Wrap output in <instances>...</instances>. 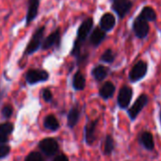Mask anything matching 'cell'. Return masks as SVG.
Instances as JSON below:
<instances>
[{
  "instance_id": "cell-30",
  "label": "cell",
  "mask_w": 161,
  "mask_h": 161,
  "mask_svg": "<svg viewBox=\"0 0 161 161\" xmlns=\"http://www.w3.org/2000/svg\"><path fill=\"white\" fill-rule=\"evenodd\" d=\"M8 137L3 136V135H0V145H4V144H6V143L8 142Z\"/></svg>"
},
{
  "instance_id": "cell-6",
  "label": "cell",
  "mask_w": 161,
  "mask_h": 161,
  "mask_svg": "<svg viewBox=\"0 0 161 161\" xmlns=\"http://www.w3.org/2000/svg\"><path fill=\"white\" fill-rule=\"evenodd\" d=\"M41 0H27V8L25 13V26H28L38 17Z\"/></svg>"
},
{
  "instance_id": "cell-20",
  "label": "cell",
  "mask_w": 161,
  "mask_h": 161,
  "mask_svg": "<svg viewBox=\"0 0 161 161\" xmlns=\"http://www.w3.org/2000/svg\"><path fill=\"white\" fill-rule=\"evenodd\" d=\"M43 125L46 129H48L50 131H57L59 128L58 121L57 120V118L54 115L46 116L44 119V122H43Z\"/></svg>"
},
{
  "instance_id": "cell-29",
  "label": "cell",
  "mask_w": 161,
  "mask_h": 161,
  "mask_svg": "<svg viewBox=\"0 0 161 161\" xmlns=\"http://www.w3.org/2000/svg\"><path fill=\"white\" fill-rule=\"evenodd\" d=\"M53 161H69V159H68V158H67L66 156H64V155H59V156H58Z\"/></svg>"
},
{
  "instance_id": "cell-23",
  "label": "cell",
  "mask_w": 161,
  "mask_h": 161,
  "mask_svg": "<svg viewBox=\"0 0 161 161\" xmlns=\"http://www.w3.org/2000/svg\"><path fill=\"white\" fill-rule=\"evenodd\" d=\"M13 131V125L11 123H4L0 125V135L8 137Z\"/></svg>"
},
{
  "instance_id": "cell-28",
  "label": "cell",
  "mask_w": 161,
  "mask_h": 161,
  "mask_svg": "<svg viewBox=\"0 0 161 161\" xmlns=\"http://www.w3.org/2000/svg\"><path fill=\"white\" fill-rule=\"evenodd\" d=\"M52 97H53V95H52V92H50V90L44 89L42 91V98L45 102H50L52 100Z\"/></svg>"
},
{
  "instance_id": "cell-10",
  "label": "cell",
  "mask_w": 161,
  "mask_h": 161,
  "mask_svg": "<svg viewBox=\"0 0 161 161\" xmlns=\"http://www.w3.org/2000/svg\"><path fill=\"white\" fill-rule=\"evenodd\" d=\"M134 31L139 38H144L149 32V25L146 20L138 17L134 22Z\"/></svg>"
},
{
  "instance_id": "cell-27",
  "label": "cell",
  "mask_w": 161,
  "mask_h": 161,
  "mask_svg": "<svg viewBox=\"0 0 161 161\" xmlns=\"http://www.w3.org/2000/svg\"><path fill=\"white\" fill-rule=\"evenodd\" d=\"M9 152H10V147L8 145H7V144L0 145V159L8 157Z\"/></svg>"
},
{
  "instance_id": "cell-14",
  "label": "cell",
  "mask_w": 161,
  "mask_h": 161,
  "mask_svg": "<svg viewBox=\"0 0 161 161\" xmlns=\"http://www.w3.org/2000/svg\"><path fill=\"white\" fill-rule=\"evenodd\" d=\"M105 37H106V32L102 28L96 27L93 29V31L90 36V43L92 46H98L104 41Z\"/></svg>"
},
{
  "instance_id": "cell-16",
  "label": "cell",
  "mask_w": 161,
  "mask_h": 161,
  "mask_svg": "<svg viewBox=\"0 0 161 161\" xmlns=\"http://www.w3.org/2000/svg\"><path fill=\"white\" fill-rule=\"evenodd\" d=\"M115 92V86L111 83V82H106L100 89L99 91V95L105 99L108 100L110 97H112V95L114 94Z\"/></svg>"
},
{
  "instance_id": "cell-11",
  "label": "cell",
  "mask_w": 161,
  "mask_h": 161,
  "mask_svg": "<svg viewBox=\"0 0 161 161\" xmlns=\"http://www.w3.org/2000/svg\"><path fill=\"white\" fill-rule=\"evenodd\" d=\"M97 123H98V120L92 121V122L88 123L85 126V141H86L87 144H89V145H92L96 140L95 132H96Z\"/></svg>"
},
{
  "instance_id": "cell-13",
  "label": "cell",
  "mask_w": 161,
  "mask_h": 161,
  "mask_svg": "<svg viewBox=\"0 0 161 161\" xmlns=\"http://www.w3.org/2000/svg\"><path fill=\"white\" fill-rule=\"evenodd\" d=\"M115 17L111 13H105L100 20V28L104 31L111 30L115 25Z\"/></svg>"
},
{
  "instance_id": "cell-9",
  "label": "cell",
  "mask_w": 161,
  "mask_h": 161,
  "mask_svg": "<svg viewBox=\"0 0 161 161\" xmlns=\"http://www.w3.org/2000/svg\"><path fill=\"white\" fill-rule=\"evenodd\" d=\"M133 96V91L130 87L125 86L123 87L118 95V105L121 108H126L130 104L131 98Z\"/></svg>"
},
{
  "instance_id": "cell-12",
  "label": "cell",
  "mask_w": 161,
  "mask_h": 161,
  "mask_svg": "<svg viewBox=\"0 0 161 161\" xmlns=\"http://www.w3.org/2000/svg\"><path fill=\"white\" fill-rule=\"evenodd\" d=\"M131 5L129 0H117L113 2L112 8L120 17H124L129 11Z\"/></svg>"
},
{
  "instance_id": "cell-18",
  "label": "cell",
  "mask_w": 161,
  "mask_h": 161,
  "mask_svg": "<svg viewBox=\"0 0 161 161\" xmlns=\"http://www.w3.org/2000/svg\"><path fill=\"white\" fill-rule=\"evenodd\" d=\"M140 142L143 145V147L147 150H153L155 147V143H154V139H153V135L150 132H143L142 133L141 137H140Z\"/></svg>"
},
{
  "instance_id": "cell-5",
  "label": "cell",
  "mask_w": 161,
  "mask_h": 161,
  "mask_svg": "<svg viewBox=\"0 0 161 161\" xmlns=\"http://www.w3.org/2000/svg\"><path fill=\"white\" fill-rule=\"evenodd\" d=\"M39 148L47 157L54 156L58 150V143L53 138H46L39 142Z\"/></svg>"
},
{
  "instance_id": "cell-15",
  "label": "cell",
  "mask_w": 161,
  "mask_h": 161,
  "mask_svg": "<svg viewBox=\"0 0 161 161\" xmlns=\"http://www.w3.org/2000/svg\"><path fill=\"white\" fill-rule=\"evenodd\" d=\"M80 117V110L79 108L77 106H75L74 108H71V110L68 113V117H67V124L68 126L70 128H73L74 126L76 125V124L78 123Z\"/></svg>"
},
{
  "instance_id": "cell-1",
  "label": "cell",
  "mask_w": 161,
  "mask_h": 161,
  "mask_svg": "<svg viewBox=\"0 0 161 161\" xmlns=\"http://www.w3.org/2000/svg\"><path fill=\"white\" fill-rule=\"evenodd\" d=\"M93 26V20L92 18H87L85 19L81 25H79L78 29H77V33H76V40L75 41L74 43V47L72 49V56H74L76 59L80 58L82 57V45L85 42V41L87 40V38L89 37L92 29Z\"/></svg>"
},
{
  "instance_id": "cell-3",
  "label": "cell",
  "mask_w": 161,
  "mask_h": 161,
  "mask_svg": "<svg viewBox=\"0 0 161 161\" xmlns=\"http://www.w3.org/2000/svg\"><path fill=\"white\" fill-rule=\"evenodd\" d=\"M61 44V30L57 28L55 31L51 32L47 37L44 38L41 49L47 51L50 49H58Z\"/></svg>"
},
{
  "instance_id": "cell-22",
  "label": "cell",
  "mask_w": 161,
  "mask_h": 161,
  "mask_svg": "<svg viewBox=\"0 0 161 161\" xmlns=\"http://www.w3.org/2000/svg\"><path fill=\"white\" fill-rule=\"evenodd\" d=\"M114 149V140L111 136L108 135L104 142V153L105 155H110Z\"/></svg>"
},
{
  "instance_id": "cell-32",
  "label": "cell",
  "mask_w": 161,
  "mask_h": 161,
  "mask_svg": "<svg viewBox=\"0 0 161 161\" xmlns=\"http://www.w3.org/2000/svg\"><path fill=\"white\" fill-rule=\"evenodd\" d=\"M112 1H113V2H114V1H117V0H112Z\"/></svg>"
},
{
  "instance_id": "cell-26",
  "label": "cell",
  "mask_w": 161,
  "mask_h": 161,
  "mask_svg": "<svg viewBox=\"0 0 161 161\" xmlns=\"http://www.w3.org/2000/svg\"><path fill=\"white\" fill-rule=\"evenodd\" d=\"M25 161H43V158H42V156L40 153L32 152L26 157Z\"/></svg>"
},
{
  "instance_id": "cell-2",
  "label": "cell",
  "mask_w": 161,
  "mask_h": 161,
  "mask_svg": "<svg viewBox=\"0 0 161 161\" xmlns=\"http://www.w3.org/2000/svg\"><path fill=\"white\" fill-rule=\"evenodd\" d=\"M45 29H46L45 25H40L35 29V31L33 32L30 40L28 41V42H27V44L25 46L23 57L31 56L34 53L38 52V50L41 49L42 42L44 40Z\"/></svg>"
},
{
  "instance_id": "cell-24",
  "label": "cell",
  "mask_w": 161,
  "mask_h": 161,
  "mask_svg": "<svg viewBox=\"0 0 161 161\" xmlns=\"http://www.w3.org/2000/svg\"><path fill=\"white\" fill-rule=\"evenodd\" d=\"M114 58H115V55L112 52V50H110V49L105 51L104 54L101 56V60L104 61V62H107V63L113 62L114 61Z\"/></svg>"
},
{
  "instance_id": "cell-17",
  "label": "cell",
  "mask_w": 161,
  "mask_h": 161,
  "mask_svg": "<svg viewBox=\"0 0 161 161\" xmlns=\"http://www.w3.org/2000/svg\"><path fill=\"white\" fill-rule=\"evenodd\" d=\"M85 86H86V78L80 71H77L73 78V87L75 91H82L85 89Z\"/></svg>"
},
{
  "instance_id": "cell-25",
  "label": "cell",
  "mask_w": 161,
  "mask_h": 161,
  "mask_svg": "<svg viewBox=\"0 0 161 161\" xmlns=\"http://www.w3.org/2000/svg\"><path fill=\"white\" fill-rule=\"evenodd\" d=\"M12 113H13V109H12V107H11V106H9V105L5 106V107L2 108V110H1V114H2V116H3L4 118H6V119L10 118V117H11V115H12Z\"/></svg>"
},
{
  "instance_id": "cell-21",
  "label": "cell",
  "mask_w": 161,
  "mask_h": 161,
  "mask_svg": "<svg viewBox=\"0 0 161 161\" xmlns=\"http://www.w3.org/2000/svg\"><path fill=\"white\" fill-rule=\"evenodd\" d=\"M141 17L143 18V19L146 20V21H154V20H156V18H157V14H156L155 10H154L152 8H150V7H145V8L142 9V13H141Z\"/></svg>"
},
{
  "instance_id": "cell-7",
  "label": "cell",
  "mask_w": 161,
  "mask_h": 161,
  "mask_svg": "<svg viewBox=\"0 0 161 161\" xmlns=\"http://www.w3.org/2000/svg\"><path fill=\"white\" fill-rule=\"evenodd\" d=\"M148 103V97L145 94H142L136 102L133 104V106L128 109V115L131 120H134L137 118L139 113L142 110V108L147 105Z\"/></svg>"
},
{
  "instance_id": "cell-19",
  "label": "cell",
  "mask_w": 161,
  "mask_h": 161,
  "mask_svg": "<svg viewBox=\"0 0 161 161\" xmlns=\"http://www.w3.org/2000/svg\"><path fill=\"white\" fill-rule=\"evenodd\" d=\"M108 74V69L107 67L103 66V65H98V66L94 67L92 69V76L97 81L104 80L107 77Z\"/></svg>"
},
{
  "instance_id": "cell-31",
  "label": "cell",
  "mask_w": 161,
  "mask_h": 161,
  "mask_svg": "<svg viewBox=\"0 0 161 161\" xmlns=\"http://www.w3.org/2000/svg\"><path fill=\"white\" fill-rule=\"evenodd\" d=\"M160 121H161V112H160Z\"/></svg>"
},
{
  "instance_id": "cell-4",
  "label": "cell",
  "mask_w": 161,
  "mask_h": 161,
  "mask_svg": "<svg viewBox=\"0 0 161 161\" xmlns=\"http://www.w3.org/2000/svg\"><path fill=\"white\" fill-rule=\"evenodd\" d=\"M49 78V73L42 69H30L25 74V81L29 85L45 82Z\"/></svg>"
},
{
  "instance_id": "cell-8",
  "label": "cell",
  "mask_w": 161,
  "mask_h": 161,
  "mask_svg": "<svg viewBox=\"0 0 161 161\" xmlns=\"http://www.w3.org/2000/svg\"><path fill=\"white\" fill-rule=\"evenodd\" d=\"M147 72V64L144 61H139L135 64V66L132 68L129 74V78L131 81L136 82L138 80H141Z\"/></svg>"
}]
</instances>
